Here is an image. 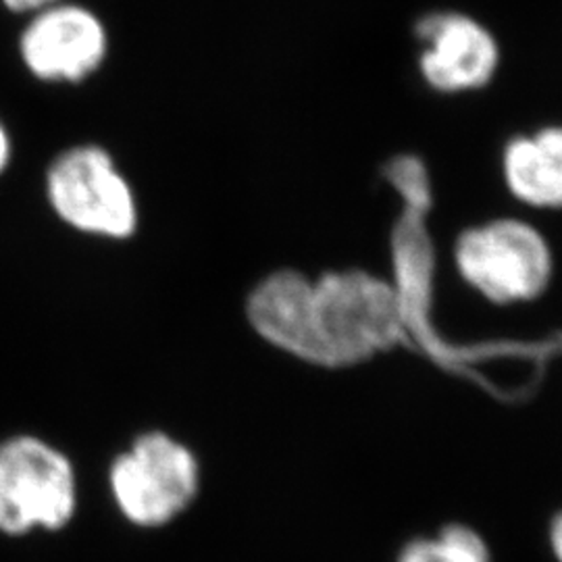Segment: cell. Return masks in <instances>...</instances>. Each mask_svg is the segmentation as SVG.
I'll return each instance as SVG.
<instances>
[{
	"label": "cell",
	"instance_id": "2",
	"mask_svg": "<svg viewBox=\"0 0 562 562\" xmlns=\"http://www.w3.org/2000/svg\"><path fill=\"white\" fill-rule=\"evenodd\" d=\"M462 280L498 304L538 299L552 278V255L538 229L498 220L467 229L457 241Z\"/></svg>",
	"mask_w": 562,
	"mask_h": 562
},
{
	"label": "cell",
	"instance_id": "5",
	"mask_svg": "<svg viewBox=\"0 0 562 562\" xmlns=\"http://www.w3.org/2000/svg\"><path fill=\"white\" fill-rule=\"evenodd\" d=\"M57 213L81 232L125 238L136 227V206L111 157L94 146L63 155L48 173Z\"/></svg>",
	"mask_w": 562,
	"mask_h": 562
},
{
	"label": "cell",
	"instance_id": "12",
	"mask_svg": "<svg viewBox=\"0 0 562 562\" xmlns=\"http://www.w3.org/2000/svg\"><path fill=\"white\" fill-rule=\"evenodd\" d=\"M7 159H9V140H7V134L0 127V171L7 165Z\"/></svg>",
	"mask_w": 562,
	"mask_h": 562
},
{
	"label": "cell",
	"instance_id": "8",
	"mask_svg": "<svg viewBox=\"0 0 562 562\" xmlns=\"http://www.w3.org/2000/svg\"><path fill=\"white\" fill-rule=\"evenodd\" d=\"M504 180L517 201L562 209V127L521 136L504 150Z\"/></svg>",
	"mask_w": 562,
	"mask_h": 562
},
{
	"label": "cell",
	"instance_id": "3",
	"mask_svg": "<svg viewBox=\"0 0 562 562\" xmlns=\"http://www.w3.org/2000/svg\"><path fill=\"white\" fill-rule=\"evenodd\" d=\"M76 508V477L69 461L36 438L0 446V531L57 529Z\"/></svg>",
	"mask_w": 562,
	"mask_h": 562
},
{
	"label": "cell",
	"instance_id": "11",
	"mask_svg": "<svg viewBox=\"0 0 562 562\" xmlns=\"http://www.w3.org/2000/svg\"><path fill=\"white\" fill-rule=\"evenodd\" d=\"M55 0H4V4L13 11H34V9H42L53 4Z\"/></svg>",
	"mask_w": 562,
	"mask_h": 562
},
{
	"label": "cell",
	"instance_id": "9",
	"mask_svg": "<svg viewBox=\"0 0 562 562\" xmlns=\"http://www.w3.org/2000/svg\"><path fill=\"white\" fill-rule=\"evenodd\" d=\"M396 562H492V552L477 529L452 522L404 543Z\"/></svg>",
	"mask_w": 562,
	"mask_h": 562
},
{
	"label": "cell",
	"instance_id": "4",
	"mask_svg": "<svg viewBox=\"0 0 562 562\" xmlns=\"http://www.w3.org/2000/svg\"><path fill=\"white\" fill-rule=\"evenodd\" d=\"M115 501L130 521H171L196 494L199 467L190 450L162 434L142 436L111 469Z\"/></svg>",
	"mask_w": 562,
	"mask_h": 562
},
{
	"label": "cell",
	"instance_id": "10",
	"mask_svg": "<svg viewBox=\"0 0 562 562\" xmlns=\"http://www.w3.org/2000/svg\"><path fill=\"white\" fill-rule=\"evenodd\" d=\"M548 543L554 561L562 562V513L554 515V519L548 527Z\"/></svg>",
	"mask_w": 562,
	"mask_h": 562
},
{
	"label": "cell",
	"instance_id": "1",
	"mask_svg": "<svg viewBox=\"0 0 562 562\" xmlns=\"http://www.w3.org/2000/svg\"><path fill=\"white\" fill-rule=\"evenodd\" d=\"M408 325L392 283L364 271L327 273L313 283L308 338L302 361L350 367L390 350Z\"/></svg>",
	"mask_w": 562,
	"mask_h": 562
},
{
	"label": "cell",
	"instance_id": "6",
	"mask_svg": "<svg viewBox=\"0 0 562 562\" xmlns=\"http://www.w3.org/2000/svg\"><path fill=\"white\" fill-rule=\"evenodd\" d=\"M427 41L422 55L425 81L438 92L457 94L485 86L498 67V44L492 32L467 15H434L419 25Z\"/></svg>",
	"mask_w": 562,
	"mask_h": 562
},
{
	"label": "cell",
	"instance_id": "7",
	"mask_svg": "<svg viewBox=\"0 0 562 562\" xmlns=\"http://www.w3.org/2000/svg\"><path fill=\"white\" fill-rule=\"evenodd\" d=\"M104 50L101 23L78 7L44 11L21 41L27 67L44 80H81L101 65Z\"/></svg>",
	"mask_w": 562,
	"mask_h": 562
}]
</instances>
